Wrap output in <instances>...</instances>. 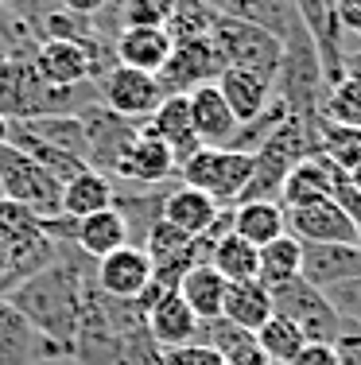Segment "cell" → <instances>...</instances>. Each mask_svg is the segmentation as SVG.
Listing matches in <instances>:
<instances>
[{"label": "cell", "instance_id": "5bb4252c", "mask_svg": "<svg viewBox=\"0 0 361 365\" xmlns=\"http://www.w3.org/2000/svg\"><path fill=\"white\" fill-rule=\"evenodd\" d=\"M342 171L334 163H326L323 155H307L288 171L280 187V206L295 210V206H311V202H334V187H338Z\"/></svg>", "mask_w": 361, "mask_h": 365}, {"label": "cell", "instance_id": "60d3db41", "mask_svg": "<svg viewBox=\"0 0 361 365\" xmlns=\"http://www.w3.org/2000/svg\"><path fill=\"white\" fill-rule=\"evenodd\" d=\"M334 354H338V365H361V334H342L334 342Z\"/></svg>", "mask_w": 361, "mask_h": 365}, {"label": "cell", "instance_id": "7bdbcfd3", "mask_svg": "<svg viewBox=\"0 0 361 365\" xmlns=\"http://www.w3.org/2000/svg\"><path fill=\"white\" fill-rule=\"evenodd\" d=\"M8 128H12V120H8V117H0V148L8 144Z\"/></svg>", "mask_w": 361, "mask_h": 365}, {"label": "cell", "instance_id": "4316f807", "mask_svg": "<svg viewBox=\"0 0 361 365\" xmlns=\"http://www.w3.org/2000/svg\"><path fill=\"white\" fill-rule=\"evenodd\" d=\"M299 260H303V245H299L291 233L268 241L256 257V284H264L268 292L283 288V284L299 280Z\"/></svg>", "mask_w": 361, "mask_h": 365}, {"label": "cell", "instance_id": "f6af8a7d", "mask_svg": "<svg viewBox=\"0 0 361 365\" xmlns=\"http://www.w3.org/2000/svg\"><path fill=\"white\" fill-rule=\"evenodd\" d=\"M0 280H4V249H0Z\"/></svg>", "mask_w": 361, "mask_h": 365}, {"label": "cell", "instance_id": "83f0119b", "mask_svg": "<svg viewBox=\"0 0 361 365\" xmlns=\"http://www.w3.org/2000/svg\"><path fill=\"white\" fill-rule=\"evenodd\" d=\"M229 16L268 31V36L280 39V43L299 31V16H295V8H291V0H234Z\"/></svg>", "mask_w": 361, "mask_h": 365}, {"label": "cell", "instance_id": "8992f818", "mask_svg": "<svg viewBox=\"0 0 361 365\" xmlns=\"http://www.w3.org/2000/svg\"><path fill=\"white\" fill-rule=\"evenodd\" d=\"M0 198L28 206L39 218H55L63 206V182L51 171H43L36 160L16 152L12 144H4L0 148Z\"/></svg>", "mask_w": 361, "mask_h": 365}, {"label": "cell", "instance_id": "44dd1931", "mask_svg": "<svg viewBox=\"0 0 361 365\" xmlns=\"http://www.w3.org/2000/svg\"><path fill=\"white\" fill-rule=\"evenodd\" d=\"M148 128L156 140H163L171 148V155H175V163L191 160L194 152H199V136H194V125H191V106H187V98H163L159 109L148 117Z\"/></svg>", "mask_w": 361, "mask_h": 365}, {"label": "cell", "instance_id": "d6a6232c", "mask_svg": "<svg viewBox=\"0 0 361 365\" xmlns=\"http://www.w3.org/2000/svg\"><path fill=\"white\" fill-rule=\"evenodd\" d=\"M253 338H256L261 354H264V358H268L272 365H288V361H291V358H295V354L307 346V338L299 334V330L291 327L288 319H280V315H272L268 323L256 330Z\"/></svg>", "mask_w": 361, "mask_h": 365}, {"label": "cell", "instance_id": "9a60e30c", "mask_svg": "<svg viewBox=\"0 0 361 365\" xmlns=\"http://www.w3.org/2000/svg\"><path fill=\"white\" fill-rule=\"evenodd\" d=\"M171 36L163 28H117L113 39V63L156 78L171 58Z\"/></svg>", "mask_w": 361, "mask_h": 365}, {"label": "cell", "instance_id": "f1b7e54d", "mask_svg": "<svg viewBox=\"0 0 361 365\" xmlns=\"http://www.w3.org/2000/svg\"><path fill=\"white\" fill-rule=\"evenodd\" d=\"M315 155L334 163L338 171H354L361 163V128L334 125V120H315Z\"/></svg>", "mask_w": 361, "mask_h": 365}, {"label": "cell", "instance_id": "9c48e42d", "mask_svg": "<svg viewBox=\"0 0 361 365\" xmlns=\"http://www.w3.org/2000/svg\"><path fill=\"white\" fill-rule=\"evenodd\" d=\"M98 93H101V106L125 120H148L163 101V90H159L156 78L128 71V66H113L98 82Z\"/></svg>", "mask_w": 361, "mask_h": 365}, {"label": "cell", "instance_id": "7402d4cb", "mask_svg": "<svg viewBox=\"0 0 361 365\" xmlns=\"http://www.w3.org/2000/svg\"><path fill=\"white\" fill-rule=\"evenodd\" d=\"M43 358H58V354L23 323L12 303L0 299V365H36Z\"/></svg>", "mask_w": 361, "mask_h": 365}, {"label": "cell", "instance_id": "3957f363", "mask_svg": "<svg viewBox=\"0 0 361 365\" xmlns=\"http://www.w3.org/2000/svg\"><path fill=\"white\" fill-rule=\"evenodd\" d=\"M248 179H253V155L234 148H199L191 160L179 163V182L202 190L221 210L241 202Z\"/></svg>", "mask_w": 361, "mask_h": 365}, {"label": "cell", "instance_id": "4dcf8cb0", "mask_svg": "<svg viewBox=\"0 0 361 365\" xmlns=\"http://www.w3.org/2000/svg\"><path fill=\"white\" fill-rule=\"evenodd\" d=\"M319 117L323 120H334V125L361 128V74L346 71L338 82L326 86V98H323Z\"/></svg>", "mask_w": 361, "mask_h": 365}, {"label": "cell", "instance_id": "7dc6e473", "mask_svg": "<svg viewBox=\"0 0 361 365\" xmlns=\"http://www.w3.org/2000/svg\"><path fill=\"white\" fill-rule=\"evenodd\" d=\"M357 249H361V230H357Z\"/></svg>", "mask_w": 361, "mask_h": 365}, {"label": "cell", "instance_id": "ffe728a7", "mask_svg": "<svg viewBox=\"0 0 361 365\" xmlns=\"http://www.w3.org/2000/svg\"><path fill=\"white\" fill-rule=\"evenodd\" d=\"M113 202H117V182L109 175H101V171L85 168L74 179L63 182V206H58V214L70 222H82L101 210H113Z\"/></svg>", "mask_w": 361, "mask_h": 365}, {"label": "cell", "instance_id": "e575fe53", "mask_svg": "<svg viewBox=\"0 0 361 365\" xmlns=\"http://www.w3.org/2000/svg\"><path fill=\"white\" fill-rule=\"evenodd\" d=\"M120 28H167L179 0H117Z\"/></svg>", "mask_w": 361, "mask_h": 365}, {"label": "cell", "instance_id": "6da1fadb", "mask_svg": "<svg viewBox=\"0 0 361 365\" xmlns=\"http://www.w3.org/2000/svg\"><path fill=\"white\" fill-rule=\"evenodd\" d=\"M93 284V260L78 253L74 245H58V257L43 272H36L28 284H20L8 303L28 323L58 358H70L74 338L82 323V303Z\"/></svg>", "mask_w": 361, "mask_h": 365}, {"label": "cell", "instance_id": "74e56055", "mask_svg": "<svg viewBox=\"0 0 361 365\" xmlns=\"http://www.w3.org/2000/svg\"><path fill=\"white\" fill-rule=\"evenodd\" d=\"M12 12H20V20L28 28H43V20L63 12V0H16Z\"/></svg>", "mask_w": 361, "mask_h": 365}, {"label": "cell", "instance_id": "ee69618b", "mask_svg": "<svg viewBox=\"0 0 361 365\" xmlns=\"http://www.w3.org/2000/svg\"><path fill=\"white\" fill-rule=\"evenodd\" d=\"M350 187H354V190H357V195H361V163H357V168H354V171H350Z\"/></svg>", "mask_w": 361, "mask_h": 365}, {"label": "cell", "instance_id": "8fae6325", "mask_svg": "<svg viewBox=\"0 0 361 365\" xmlns=\"http://www.w3.org/2000/svg\"><path fill=\"white\" fill-rule=\"evenodd\" d=\"M171 175H179V163L171 155V148L156 140L148 128L136 133V140L125 148L117 171H113V182L117 187H163Z\"/></svg>", "mask_w": 361, "mask_h": 365}, {"label": "cell", "instance_id": "d590c367", "mask_svg": "<svg viewBox=\"0 0 361 365\" xmlns=\"http://www.w3.org/2000/svg\"><path fill=\"white\" fill-rule=\"evenodd\" d=\"M323 295H326V303H330V307L338 311L342 323L354 330V334H361V276L334 284V288H326Z\"/></svg>", "mask_w": 361, "mask_h": 365}, {"label": "cell", "instance_id": "836d02e7", "mask_svg": "<svg viewBox=\"0 0 361 365\" xmlns=\"http://www.w3.org/2000/svg\"><path fill=\"white\" fill-rule=\"evenodd\" d=\"M43 237V218L31 214L28 206L12 202V198H0V249H20L28 241Z\"/></svg>", "mask_w": 361, "mask_h": 365}, {"label": "cell", "instance_id": "4fadbf2b", "mask_svg": "<svg viewBox=\"0 0 361 365\" xmlns=\"http://www.w3.org/2000/svg\"><path fill=\"white\" fill-rule=\"evenodd\" d=\"M144 327H148V334H152V342H156L159 354L175 350V346L199 342V330H202V323L194 319V311L183 303L179 292L159 295V299L144 311Z\"/></svg>", "mask_w": 361, "mask_h": 365}, {"label": "cell", "instance_id": "484cf974", "mask_svg": "<svg viewBox=\"0 0 361 365\" xmlns=\"http://www.w3.org/2000/svg\"><path fill=\"white\" fill-rule=\"evenodd\" d=\"M234 233L241 241H248L253 249H264L268 241L288 233L283 206L280 202H237L234 206Z\"/></svg>", "mask_w": 361, "mask_h": 365}, {"label": "cell", "instance_id": "cb8c5ba5", "mask_svg": "<svg viewBox=\"0 0 361 365\" xmlns=\"http://www.w3.org/2000/svg\"><path fill=\"white\" fill-rule=\"evenodd\" d=\"M226 276L214 272L210 264H194L191 272L179 280V295H183V303L194 311V319L199 323H214V319H221V307H226Z\"/></svg>", "mask_w": 361, "mask_h": 365}, {"label": "cell", "instance_id": "277c9868", "mask_svg": "<svg viewBox=\"0 0 361 365\" xmlns=\"http://www.w3.org/2000/svg\"><path fill=\"white\" fill-rule=\"evenodd\" d=\"M210 39H214V47H218V55L226 66L248 71V74H256V78L276 86V74H280V63H283V43L280 39H272L268 31L237 20V16H218Z\"/></svg>", "mask_w": 361, "mask_h": 365}, {"label": "cell", "instance_id": "7c38bea8", "mask_svg": "<svg viewBox=\"0 0 361 365\" xmlns=\"http://www.w3.org/2000/svg\"><path fill=\"white\" fill-rule=\"evenodd\" d=\"M152 272H156V268H152L148 253H144L140 245H125V249H117V253H109L105 260L93 264V284L105 295H113V299L136 303L148 292Z\"/></svg>", "mask_w": 361, "mask_h": 365}, {"label": "cell", "instance_id": "d4e9b609", "mask_svg": "<svg viewBox=\"0 0 361 365\" xmlns=\"http://www.w3.org/2000/svg\"><path fill=\"white\" fill-rule=\"evenodd\" d=\"M272 315H276V307H272V292L264 288V284H256V280L229 284L226 307H221V319H226V323H234L241 330H248V334H256V330L268 323Z\"/></svg>", "mask_w": 361, "mask_h": 365}, {"label": "cell", "instance_id": "7a4b0ae2", "mask_svg": "<svg viewBox=\"0 0 361 365\" xmlns=\"http://www.w3.org/2000/svg\"><path fill=\"white\" fill-rule=\"evenodd\" d=\"M307 155H315V120H280L253 152V179H248L241 202H280V187L288 171Z\"/></svg>", "mask_w": 361, "mask_h": 365}, {"label": "cell", "instance_id": "ac0fdd59", "mask_svg": "<svg viewBox=\"0 0 361 365\" xmlns=\"http://www.w3.org/2000/svg\"><path fill=\"white\" fill-rule=\"evenodd\" d=\"M214 86H218L221 101L229 106V113H234L237 125H253V120H261L264 113L272 109V82H264V78H256L248 71H234V66H226Z\"/></svg>", "mask_w": 361, "mask_h": 365}, {"label": "cell", "instance_id": "f35d334b", "mask_svg": "<svg viewBox=\"0 0 361 365\" xmlns=\"http://www.w3.org/2000/svg\"><path fill=\"white\" fill-rule=\"evenodd\" d=\"M288 365H338V354H334V346H326V342H307Z\"/></svg>", "mask_w": 361, "mask_h": 365}, {"label": "cell", "instance_id": "30bf717a", "mask_svg": "<svg viewBox=\"0 0 361 365\" xmlns=\"http://www.w3.org/2000/svg\"><path fill=\"white\" fill-rule=\"evenodd\" d=\"M283 225L299 245H357V225L338 202H311L283 210Z\"/></svg>", "mask_w": 361, "mask_h": 365}, {"label": "cell", "instance_id": "ba28073f", "mask_svg": "<svg viewBox=\"0 0 361 365\" xmlns=\"http://www.w3.org/2000/svg\"><path fill=\"white\" fill-rule=\"evenodd\" d=\"M78 117H82V128H85V160H90V168L113 179L120 155H125V148L136 140L140 125L109 113L105 106H90L85 113H78Z\"/></svg>", "mask_w": 361, "mask_h": 365}, {"label": "cell", "instance_id": "ab89813d", "mask_svg": "<svg viewBox=\"0 0 361 365\" xmlns=\"http://www.w3.org/2000/svg\"><path fill=\"white\" fill-rule=\"evenodd\" d=\"M342 36H361V0H334Z\"/></svg>", "mask_w": 361, "mask_h": 365}, {"label": "cell", "instance_id": "5b68a950", "mask_svg": "<svg viewBox=\"0 0 361 365\" xmlns=\"http://www.w3.org/2000/svg\"><path fill=\"white\" fill-rule=\"evenodd\" d=\"M272 307L280 319H288L307 342H326L334 346L342 334H354L346 323L338 319V311L326 303V295L319 288H311L307 280H291L283 288L272 292Z\"/></svg>", "mask_w": 361, "mask_h": 365}, {"label": "cell", "instance_id": "c3c4849f", "mask_svg": "<svg viewBox=\"0 0 361 365\" xmlns=\"http://www.w3.org/2000/svg\"><path fill=\"white\" fill-rule=\"evenodd\" d=\"M357 39H361V36H357Z\"/></svg>", "mask_w": 361, "mask_h": 365}, {"label": "cell", "instance_id": "8d00e7d4", "mask_svg": "<svg viewBox=\"0 0 361 365\" xmlns=\"http://www.w3.org/2000/svg\"><path fill=\"white\" fill-rule=\"evenodd\" d=\"M159 365H226L221 354L206 342H191V346H175V350H163Z\"/></svg>", "mask_w": 361, "mask_h": 365}, {"label": "cell", "instance_id": "e0dca14e", "mask_svg": "<svg viewBox=\"0 0 361 365\" xmlns=\"http://www.w3.org/2000/svg\"><path fill=\"white\" fill-rule=\"evenodd\" d=\"M187 106H191V125L202 148H229L237 136V120L229 106L221 101L218 86H199V90L187 93Z\"/></svg>", "mask_w": 361, "mask_h": 365}, {"label": "cell", "instance_id": "52a82bcc", "mask_svg": "<svg viewBox=\"0 0 361 365\" xmlns=\"http://www.w3.org/2000/svg\"><path fill=\"white\" fill-rule=\"evenodd\" d=\"M221 71H226V63H221L214 39L206 36V39H191V43H175L167 66L156 74V82H159L163 98H187L199 86H214Z\"/></svg>", "mask_w": 361, "mask_h": 365}, {"label": "cell", "instance_id": "603a6c76", "mask_svg": "<svg viewBox=\"0 0 361 365\" xmlns=\"http://www.w3.org/2000/svg\"><path fill=\"white\" fill-rule=\"evenodd\" d=\"M132 245V233H128V222L120 218V210H101L93 214V218H82L78 230H74V249L85 253L98 264V260H105L109 253H117V249Z\"/></svg>", "mask_w": 361, "mask_h": 365}, {"label": "cell", "instance_id": "b9f144b4", "mask_svg": "<svg viewBox=\"0 0 361 365\" xmlns=\"http://www.w3.org/2000/svg\"><path fill=\"white\" fill-rule=\"evenodd\" d=\"M105 4H113V0H63V12L78 16V20H93Z\"/></svg>", "mask_w": 361, "mask_h": 365}, {"label": "cell", "instance_id": "1f68e13d", "mask_svg": "<svg viewBox=\"0 0 361 365\" xmlns=\"http://www.w3.org/2000/svg\"><path fill=\"white\" fill-rule=\"evenodd\" d=\"M221 12H214L202 0H179L175 12H171V24L163 31L171 36V43H191V39H206L214 31Z\"/></svg>", "mask_w": 361, "mask_h": 365}, {"label": "cell", "instance_id": "bcb514c9", "mask_svg": "<svg viewBox=\"0 0 361 365\" xmlns=\"http://www.w3.org/2000/svg\"><path fill=\"white\" fill-rule=\"evenodd\" d=\"M16 4V0H0V8H12Z\"/></svg>", "mask_w": 361, "mask_h": 365}, {"label": "cell", "instance_id": "d6986e66", "mask_svg": "<svg viewBox=\"0 0 361 365\" xmlns=\"http://www.w3.org/2000/svg\"><path fill=\"white\" fill-rule=\"evenodd\" d=\"M218 214H221V206L214 202V198H206L202 190L179 182L175 190L163 195L159 218L167 225H175L179 233H187V237H206V233L214 230V222H218Z\"/></svg>", "mask_w": 361, "mask_h": 365}, {"label": "cell", "instance_id": "f546056e", "mask_svg": "<svg viewBox=\"0 0 361 365\" xmlns=\"http://www.w3.org/2000/svg\"><path fill=\"white\" fill-rule=\"evenodd\" d=\"M256 257L261 249H253L248 241H241L234 230L226 237L214 241L210 249V268L226 276V284H241V280H256Z\"/></svg>", "mask_w": 361, "mask_h": 365}, {"label": "cell", "instance_id": "2e32d148", "mask_svg": "<svg viewBox=\"0 0 361 365\" xmlns=\"http://www.w3.org/2000/svg\"><path fill=\"white\" fill-rule=\"evenodd\" d=\"M361 276V249L357 245H303V260H299V280L311 288H334L342 280Z\"/></svg>", "mask_w": 361, "mask_h": 365}]
</instances>
